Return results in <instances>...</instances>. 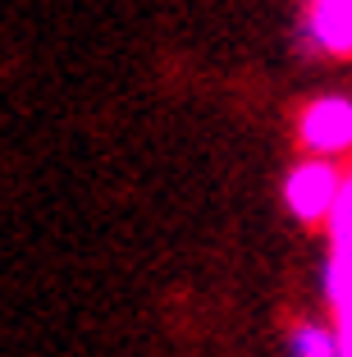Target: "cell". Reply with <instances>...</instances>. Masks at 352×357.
I'll list each match as a JSON object with an SVG mask.
<instances>
[{"mask_svg":"<svg viewBox=\"0 0 352 357\" xmlns=\"http://www.w3.org/2000/svg\"><path fill=\"white\" fill-rule=\"evenodd\" d=\"M339 326V357H352V316H334Z\"/></svg>","mask_w":352,"mask_h":357,"instance_id":"obj_7","label":"cell"},{"mask_svg":"<svg viewBox=\"0 0 352 357\" xmlns=\"http://www.w3.org/2000/svg\"><path fill=\"white\" fill-rule=\"evenodd\" d=\"M307 5H352V0H307Z\"/></svg>","mask_w":352,"mask_h":357,"instance_id":"obj_8","label":"cell"},{"mask_svg":"<svg viewBox=\"0 0 352 357\" xmlns=\"http://www.w3.org/2000/svg\"><path fill=\"white\" fill-rule=\"evenodd\" d=\"M302 46L325 60H352V5H307Z\"/></svg>","mask_w":352,"mask_h":357,"instance_id":"obj_3","label":"cell"},{"mask_svg":"<svg viewBox=\"0 0 352 357\" xmlns=\"http://www.w3.org/2000/svg\"><path fill=\"white\" fill-rule=\"evenodd\" d=\"M293 142L302 156L348 160L352 156V92H321L307 96L293 115Z\"/></svg>","mask_w":352,"mask_h":357,"instance_id":"obj_2","label":"cell"},{"mask_svg":"<svg viewBox=\"0 0 352 357\" xmlns=\"http://www.w3.org/2000/svg\"><path fill=\"white\" fill-rule=\"evenodd\" d=\"M284 357H339L334 316H293L284 330Z\"/></svg>","mask_w":352,"mask_h":357,"instance_id":"obj_4","label":"cell"},{"mask_svg":"<svg viewBox=\"0 0 352 357\" xmlns=\"http://www.w3.org/2000/svg\"><path fill=\"white\" fill-rule=\"evenodd\" d=\"M343 183H348V169L339 160H321V156H298L284 169L280 183V202L302 229H325L343 197Z\"/></svg>","mask_w":352,"mask_h":357,"instance_id":"obj_1","label":"cell"},{"mask_svg":"<svg viewBox=\"0 0 352 357\" xmlns=\"http://www.w3.org/2000/svg\"><path fill=\"white\" fill-rule=\"evenodd\" d=\"M321 298L330 316H352V252H330L321 266Z\"/></svg>","mask_w":352,"mask_h":357,"instance_id":"obj_5","label":"cell"},{"mask_svg":"<svg viewBox=\"0 0 352 357\" xmlns=\"http://www.w3.org/2000/svg\"><path fill=\"white\" fill-rule=\"evenodd\" d=\"M325 238H330V252H352V169H348L339 206H334L330 225H325Z\"/></svg>","mask_w":352,"mask_h":357,"instance_id":"obj_6","label":"cell"}]
</instances>
